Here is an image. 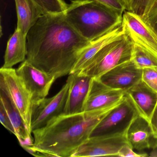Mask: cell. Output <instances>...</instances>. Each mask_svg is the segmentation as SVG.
<instances>
[{
	"mask_svg": "<svg viewBox=\"0 0 157 157\" xmlns=\"http://www.w3.org/2000/svg\"><path fill=\"white\" fill-rule=\"evenodd\" d=\"M68 78L70 81L69 89L63 114H73L83 112L92 78L77 73L70 74Z\"/></svg>",
	"mask_w": 157,
	"mask_h": 157,
	"instance_id": "obj_14",
	"label": "cell"
},
{
	"mask_svg": "<svg viewBox=\"0 0 157 157\" xmlns=\"http://www.w3.org/2000/svg\"><path fill=\"white\" fill-rule=\"evenodd\" d=\"M132 60L137 67L140 69L142 70L146 68L157 67V59L134 44Z\"/></svg>",
	"mask_w": 157,
	"mask_h": 157,
	"instance_id": "obj_20",
	"label": "cell"
},
{
	"mask_svg": "<svg viewBox=\"0 0 157 157\" xmlns=\"http://www.w3.org/2000/svg\"><path fill=\"white\" fill-rule=\"evenodd\" d=\"M0 120L3 126L15 135V131L10 119L3 105L0 104Z\"/></svg>",
	"mask_w": 157,
	"mask_h": 157,
	"instance_id": "obj_26",
	"label": "cell"
},
{
	"mask_svg": "<svg viewBox=\"0 0 157 157\" xmlns=\"http://www.w3.org/2000/svg\"><path fill=\"white\" fill-rule=\"evenodd\" d=\"M68 21L89 42L122 25L123 14L94 0H74L64 13Z\"/></svg>",
	"mask_w": 157,
	"mask_h": 157,
	"instance_id": "obj_3",
	"label": "cell"
},
{
	"mask_svg": "<svg viewBox=\"0 0 157 157\" xmlns=\"http://www.w3.org/2000/svg\"><path fill=\"white\" fill-rule=\"evenodd\" d=\"M125 95L138 115L149 123L157 103V93L141 80L125 90Z\"/></svg>",
	"mask_w": 157,
	"mask_h": 157,
	"instance_id": "obj_11",
	"label": "cell"
},
{
	"mask_svg": "<svg viewBox=\"0 0 157 157\" xmlns=\"http://www.w3.org/2000/svg\"><path fill=\"white\" fill-rule=\"evenodd\" d=\"M127 139L133 149L140 152L157 146V139L154 137L149 124L135 112L129 121Z\"/></svg>",
	"mask_w": 157,
	"mask_h": 157,
	"instance_id": "obj_13",
	"label": "cell"
},
{
	"mask_svg": "<svg viewBox=\"0 0 157 157\" xmlns=\"http://www.w3.org/2000/svg\"><path fill=\"white\" fill-rule=\"evenodd\" d=\"M0 89L11 101L19 111L29 132L31 130L32 107V96L17 74L13 68L0 69Z\"/></svg>",
	"mask_w": 157,
	"mask_h": 157,
	"instance_id": "obj_5",
	"label": "cell"
},
{
	"mask_svg": "<svg viewBox=\"0 0 157 157\" xmlns=\"http://www.w3.org/2000/svg\"><path fill=\"white\" fill-rule=\"evenodd\" d=\"M149 124L152 130L154 137L157 139V102Z\"/></svg>",
	"mask_w": 157,
	"mask_h": 157,
	"instance_id": "obj_28",
	"label": "cell"
},
{
	"mask_svg": "<svg viewBox=\"0 0 157 157\" xmlns=\"http://www.w3.org/2000/svg\"><path fill=\"white\" fill-rule=\"evenodd\" d=\"M27 54L26 35L16 29L7 44L2 67L12 68L14 65L24 61Z\"/></svg>",
	"mask_w": 157,
	"mask_h": 157,
	"instance_id": "obj_18",
	"label": "cell"
},
{
	"mask_svg": "<svg viewBox=\"0 0 157 157\" xmlns=\"http://www.w3.org/2000/svg\"><path fill=\"white\" fill-rule=\"evenodd\" d=\"M42 10L44 14L65 13L68 5L63 0H33Z\"/></svg>",
	"mask_w": 157,
	"mask_h": 157,
	"instance_id": "obj_22",
	"label": "cell"
},
{
	"mask_svg": "<svg viewBox=\"0 0 157 157\" xmlns=\"http://www.w3.org/2000/svg\"><path fill=\"white\" fill-rule=\"evenodd\" d=\"M17 74L30 93L33 102L46 98L56 80L25 59L16 69Z\"/></svg>",
	"mask_w": 157,
	"mask_h": 157,
	"instance_id": "obj_9",
	"label": "cell"
},
{
	"mask_svg": "<svg viewBox=\"0 0 157 157\" xmlns=\"http://www.w3.org/2000/svg\"><path fill=\"white\" fill-rule=\"evenodd\" d=\"M141 74L142 70L137 67L132 60L115 67L100 78L106 85L125 91L141 80Z\"/></svg>",
	"mask_w": 157,
	"mask_h": 157,
	"instance_id": "obj_12",
	"label": "cell"
},
{
	"mask_svg": "<svg viewBox=\"0 0 157 157\" xmlns=\"http://www.w3.org/2000/svg\"><path fill=\"white\" fill-rule=\"evenodd\" d=\"M68 78L61 90L51 98H45L33 102L32 107L31 130L42 128L51 119L64 113L69 89Z\"/></svg>",
	"mask_w": 157,
	"mask_h": 157,
	"instance_id": "obj_8",
	"label": "cell"
},
{
	"mask_svg": "<svg viewBox=\"0 0 157 157\" xmlns=\"http://www.w3.org/2000/svg\"><path fill=\"white\" fill-rule=\"evenodd\" d=\"M126 1L127 11L138 14L144 20L157 3V0H126Z\"/></svg>",
	"mask_w": 157,
	"mask_h": 157,
	"instance_id": "obj_21",
	"label": "cell"
},
{
	"mask_svg": "<svg viewBox=\"0 0 157 157\" xmlns=\"http://www.w3.org/2000/svg\"><path fill=\"white\" fill-rule=\"evenodd\" d=\"M117 157H149L146 152L140 151L139 153L135 152L129 144H126L121 147L117 154Z\"/></svg>",
	"mask_w": 157,
	"mask_h": 157,
	"instance_id": "obj_25",
	"label": "cell"
},
{
	"mask_svg": "<svg viewBox=\"0 0 157 157\" xmlns=\"http://www.w3.org/2000/svg\"><path fill=\"white\" fill-rule=\"evenodd\" d=\"M0 104H1L7 112L13 125L15 136L17 137L22 147L27 146H33L34 138L32 133L29 132L25 126L22 117L19 111L12 102L9 97L1 91Z\"/></svg>",
	"mask_w": 157,
	"mask_h": 157,
	"instance_id": "obj_16",
	"label": "cell"
},
{
	"mask_svg": "<svg viewBox=\"0 0 157 157\" xmlns=\"http://www.w3.org/2000/svg\"><path fill=\"white\" fill-rule=\"evenodd\" d=\"M122 25L90 43L82 50L71 74L78 73L103 47L124 33Z\"/></svg>",
	"mask_w": 157,
	"mask_h": 157,
	"instance_id": "obj_15",
	"label": "cell"
},
{
	"mask_svg": "<svg viewBox=\"0 0 157 157\" xmlns=\"http://www.w3.org/2000/svg\"><path fill=\"white\" fill-rule=\"evenodd\" d=\"M129 121L120 130L91 136L80 147L72 157L117 156L121 147L128 144L127 132Z\"/></svg>",
	"mask_w": 157,
	"mask_h": 157,
	"instance_id": "obj_6",
	"label": "cell"
},
{
	"mask_svg": "<svg viewBox=\"0 0 157 157\" xmlns=\"http://www.w3.org/2000/svg\"><path fill=\"white\" fill-rule=\"evenodd\" d=\"M125 97V90L106 85L100 78H92L90 89L84 102L83 112L107 107Z\"/></svg>",
	"mask_w": 157,
	"mask_h": 157,
	"instance_id": "obj_10",
	"label": "cell"
},
{
	"mask_svg": "<svg viewBox=\"0 0 157 157\" xmlns=\"http://www.w3.org/2000/svg\"><path fill=\"white\" fill-rule=\"evenodd\" d=\"M107 8L121 14L127 11L128 6L126 0H94Z\"/></svg>",
	"mask_w": 157,
	"mask_h": 157,
	"instance_id": "obj_24",
	"label": "cell"
},
{
	"mask_svg": "<svg viewBox=\"0 0 157 157\" xmlns=\"http://www.w3.org/2000/svg\"><path fill=\"white\" fill-rule=\"evenodd\" d=\"M17 15L16 29L27 36L44 13L33 0H14Z\"/></svg>",
	"mask_w": 157,
	"mask_h": 157,
	"instance_id": "obj_17",
	"label": "cell"
},
{
	"mask_svg": "<svg viewBox=\"0 0 157 157\" xmlns=\"http://www.w3.org/2000/svg\"><path fill=\"white\" fill-rule=\"evenodd\" d=\"M126 97L107 107L73 114H62L32 132V146L44 157H72L91 136L100 122L123 102Z\"/></svg>",
	"mask_w": 157,
	"mask_h": 157,
	"instance_id": "obj_2",
	"label": "cell"
},
{
	"mask_svg": "<svg viewBox=\"0 0 157 157\" xmlns=\"http://www.w3.org/2000/svg\"><path fill=\"white\" fill-rule=\"evenodd\" d=\"M122 26L134 45L157 59V34L145 20L126 11L123 15Z\"/></svg>",
	"mask_w": 157,
	"mask_h": 157,
	"instance_id": "obj_7",
	"label": "cell"
},
{
	"mask_svg": "<svg viewBox=\"0 0 157 157\" xmlns=\"http://www.w3.org/2000/svg\"><path fill=\"white\" fill-rule=\"evenodd\" d=\"M141 80L157 93V67H149L142 69Z\"/></svg>",
	"mask_w": 157,
	"mask_h": 157,
	"instance_id": "obj_23",
	"label": "cell"
},
{
	"mask_svg": "<svg viewBox=\"0 0 157 157\" xmlns=\"http://www.w3.org/2000/svg\"><path fill=\"white\" fill-rule=\"evenodd\" d=\"M126 97V96H125ZM135 112L126 97L122 104L111 111L96 127L91 136L113 132L114 128L122 124Z\"/></svg>",
	"mask_w": 157,
	"mask_h": 157,
	"instance_id": "obj_19",
	"label": "cell"
},
{
	"mask_svg": "<svg viewBox=\"0 0 157 157\" xmlns=\"http://www.w3.org/2000/svg\"><path fill=\"white\" fill-rule=\"evenodd\" d=\"M149 157H157V146L154 148L152 149L151 151L150 152Z\"/></svg>",
	"mask_w": 157,
	"mask_h": 157,
	"instance_id": "obj_29",
	"label": "cell"
},
{
	"mask_svg": "<svg viewBox=\"0 0 157 157\" xmlns=\"http://www.w3.org/2000/svg\"><path fill=\"white\" fill-rule=\"evenodd\" d=\"M133 53V43L124 33L103 47L78 73L100 78L115 67L132 60Z\"/></svg>",
	"mask_w": 157,
	"mask_h": 157,
	"instance_id": "obj_4",
	"label": "cell"
},
{
	"mask_svg": "<svg viewBox=\"0 0 157 157\" xmlns=\"http://www.w3.org/2000/svg\"><path fill=\"white\" fill-rule=\"evenodd\" d=\"M26 40V60L56 80L71 74L90 42L73 28L64 13L42 15Z\"/></svg>",
	"mask_w": 157,
	"mask_h": 157,
	"instance_id": "obj_1",
	"label": "cell"
},
{
	"mask_svg": "<svg viewBox=\"0 0 157 157\" xmlns=\"http://www.w3.org/2000/svg\"><path fill=\"white\" fill-rule=\"evenodd\" d=\"M145 20L157 34V3L150 11Z\"/></svg>",
	"mask_w": 157,
	"mask_h": 157,
	"instance_id": "obj_27",
	"label": "cell"
}]
</instances>
